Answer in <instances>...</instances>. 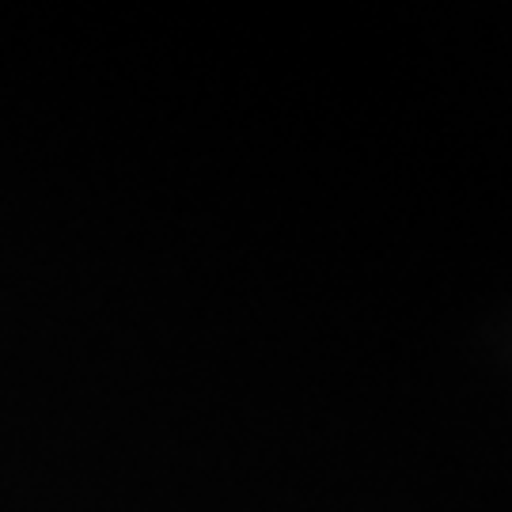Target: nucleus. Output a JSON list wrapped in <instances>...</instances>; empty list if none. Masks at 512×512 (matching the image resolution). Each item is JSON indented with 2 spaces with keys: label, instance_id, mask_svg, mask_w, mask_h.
<instances>
[]
</instances>
